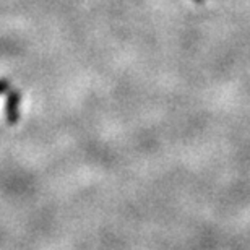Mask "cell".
<instances>
[{"label":"cell","mask_w":250,"mask_h":250,"mask_svg":"<svg viewBox=\"0 0 250 250\" xmlns=\"http://www.w3.org/2000/svg\"><path fill=\"white\" fill-rule=\"evenodd\" d=\"M20 104L21 94L18 89H8L5 99V121L8 125H17L20 122Z\"/></svg>","instance_id":"obj_1"},{"label":"cell","mask_w":250,"mask_h":250,"mask_svg":"<svg viewBox=\"0 0 250 250\" xmlns=\"http://www.w3.org/2000/svg\"><path fill=\"white\" fill-rule=\"evenodd\" d=\"M8 89H10V82L7 78H2V80H0V94L7 93Z\"/></svg>","instance_id":"obj_2"},{"label":"cell","mask_w":250,"mask_h":250,"mask_svg":"<svg viewBox=\"0 0 250 250\" xmlns=\"http://www.w3.org/2000/svg\"><path fill=\"white\" fill-rule=\"evenodd\" d=\"M195 2H203V0H195Z\"/></svg>","instance_id":"obj_3"}]
</instances>
